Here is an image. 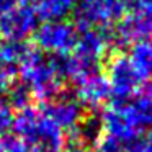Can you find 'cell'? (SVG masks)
<instances>
[{"label": "cell", "instance_id": "6da1fadb", "mask_svg": "<svg viewBox=\"0 0 152 152\" xmlns=\"http://www.w3.org/2000/svg\"><path fill=\"white\" fill-rule=\"evenodd\" d=\"M100 121L105 134L121 142L144 136L152 129V96L141 92L124 100H111Z\"/></svg>", "mask_w": 152, "mask_h": 152}, {"label": "cell", "instance_id": "7a4b0ae2", "mask_svg": "<svg viewBox=\"0 0 152 152\" xmlns=\"http://www.w3.org/2000/svg\"><path fill=\"white\" fill-rule=\"evenodd\" d=\"M13 131L28 147H43L53 152H62L66 144L64 131L34 106H26L15 115Z\"/></svg>", "mask_w": 152, "mask_h": 152}, {"label": "cell", "instance_id": "3957f363", "mask_svg": "<svg viewBox=\"0 0 152 152\" xmlns=\"http://www.w3.org/2000/svg\"><path fill=\"white\" fill-rule=\"evenodd\" d=\"M18 75L28 83V87L33 92V96L41 100V103L56 98L62 92L64 83L54 72L49 54L43 53L38 48L31 46L26 57L20 64Z\"/></svg>", "mask_w": 152, "mask_h": 152}, {"label": "cell", "instance_id": "277c9868", "mask_svg": "<svg viewBox=\"0 0 152 152\" xmlns=\"http://www.w3.org/2000/svg\"><path fill=\"white\" fill-rule=\"evenodd\" d=\"M36 48L46 54H67L72 53L79 38V28L74 21L54 20L44 21L34 31Z\"/></svg>", "mask_w": 152, "mask_h": 152}, {"label": "cell", "instance_id": "5b68a950", "mask_svg": "<svg viewBox=\"0 0 152 152\" xmlns=\"http://www.w3.org/2000/svg\"><path fill=\"white\" fill-rule=\"evenodd\" d=\"M77 28L111 26L124 15L121 0H75L70 13Z\"/></svg>", "mask_w": 152, "mask_h": 152}, {"label": "cell", "instance_id": "8992f818", "mask_svg": "<svg viewBox=\"0 0 152 152\" xmlns=\"http://www.w3.org/2000/svg\"><path fill=\"white\" fill-rule=\"evenodd\" d=\"M106 80L111 100H124L136 95L142 85V77L126 54H115L106 66Z\"/></svg>", "mask_w": 152, "mask_h": 152}, {"label": "cell", "instance_id": "52a82bcc", "mask_svg": "<svg viewBox=\"0 0 152 152\" xmlns=\"http://www.w3.org/2000/svg\"><path fill=\"white\" fill-rule=\"evenodd\" d=\"M111 26L79 28V38L72 54L87 62L102 64L103 57L115 48Z\"/></svg>", "mask_w": 152, "mask_h": 152}, {"label": "cell", "instance_id": "ba28073f", "mask_svg": "<svg viewBox=\"0 0 152 152\" xmlns=\"http://www.w3.org/2000/svg\"><path fill=\"white\" fill-rule=\"evenodd\" d=\"M39 26V17L30 4H20L0 13V38L26 41Z\"/></svg>", "mask_w": 152, "mask_h": 152}, {"label": "cell", "instance_id": "9c48e42d", "mask_svg": "<svg viewBox=\"0 0 152 152\" xmlns=\"http://www.w3.org/2000/svg\"><path fill=\"white\" fill-rule=\"evenodd\" d=\"M39 110L51 118L62 131L74 129L85 116V106L80 103L74 92H61L56 98L43 102Z\"/></svg>", "mask_w": 152, "mask_h": 152}, {"label": "cell", "instance_id": "30bf717a", "mask_svg": "<svg viewBox=\"0 0 152 152\" xmlns=\"http://www.w3.org/2000/svg\"><path fill=\"white\" fill-rule=\"evenodd\" d=\"M74 85H75V92L74 93L85 108H90V110L102 108L111 98L108 80H106V75L102 69L83 75Z\"/></svg>", "mask_w": 152, "mask_h": 152}, {"label": "cell", "instance_id": "8fae6325", "mask_svg": "<svg viewBox=\"0 0 152 152\" xmlns=\"http://www.w3.org/2000/svg\"><path fill=\"white\" fill-rule=\"evenodd\" d=\"M34 8L39 20L54 21V20H66L74 10L75 0H26Z\"/></svg>", "mask_w": 152, "mask_h": 152}, {"label": "cell", "instance_id": "7c38bea8", "mask_svg": "<svg viewBox=\"0 0 152 152\" xmlns=\"http://www.w3.org/2000/svg\"><path fill=\"white\" fill-rule=\"evenodd\" d=\"M69 134L75 136L79 141H82L85 145H88L90 149L95 147V144L100 141V137L103 136V126L98 116L90 115L83 116V119L75 126L74 129H70Z\"/></svg>", "mask_w": 152, "mask_h": 152}, {"label": "cell", "instance_id": "4fadbf2b", "mask_svg": "<svg viewBox=\"0 0 152 152\" xmlns=\"http://www.w3.org/2000/svg\"><path fill=\"white\" fill-rule=\"evenodd\" d=\"M128 56L137 69V72L141 74L142 82L152 75V39L147 38L131 44V51Z\"/></svg>", "mask_w": 152, "mask_h": 152}, {"label": "cell", "instance_id": "5bb4252c", "mask_svg": "<svg viewBox=\"0 0 152 152\" xmlns=\"http://www.w3.org/2000/svg\"><path fill=\"white\" fill-rule=\"evenodd\" d=\"M33 92L28 87V83L21 79H15L12 82L7 83L5 87V96L4 100H7V105L10 106L12 110H23L26 106H31V102H33Z\"/></svg>", "mask_w": 152, "mask_h": 152}, {"label": "cell", "instance_id": "9a60e30c", "mask_svg": "<svg viewBox=\"0 0 152 152\" xmlns=\"http://www.w3.org/2000/svg\"><path fill=\"white\" fill-rule=\"evenodd\" d=\"M124 13H134L152 26V0H121Z\"/></svg>", "mask_w": 152, "mask_h": 152}, {"label": "cell", "instance_id": "2e32d148", "mask_svg": "<svg viewBox=\"0 0 152 152\" xmlns=\"http://www.w3.org/2000/svg\"><path fill=\"white\" fill-rule=\"evenodd\" d=\"M28 145L17 134H4L0 137V152H26Z\"/></svg>", "mask_w": 152, "mask_h": 152}, {"label": "cell", "instance_id": "e0dca14e", "mask_svg": "<svg viewBox=\"0 0 152 152\" xmlns=\"http://www.w3.org/2000/svg\"><path fill=\"white\" fill-rule=\"evenodd\" d=\"M15 113L7 103H0V136L8 134L13 129Z\"/></svg>", "mask_w": 152, "mask_h": 152}, {"label": "cell", "instance_id": "ac0fdd59", "mask_svg": "<svg viewBox=\"0 0 152 152\" xmlns=\"http://www.w3.org/2000/svg\"><path fill=\"white\" fill-rule=\"evenodd\" d=\"M62 152H92V149L85 145L82 141H79L75 136L69 134L66 136V144H64Z\"/></svg>", "mask_w": 152, "mask_h": 152}, {"label": "cell", "instance_id": "d6986e66", "mask_svg": "<svg viewBox=\"0 0 152 152\" xmlns=\"http://www.w3.org/2000/svg\"><path fill=\"white\" fill-rule=\"evenodd\" d=\"M20 4H26V0H0V13L12 10L13 7H17Z\"/></svg>", "mask_w": 152, "mask_h": 152}, {"label": "cell", "instance_id": "ffe728a7", "mask_svg": "<svg viewBox=\"0 0 152 152\" xmlns=\"http://www.w3.org/2000/svg\"><path fill=\"white\" fill-rule=\"evenodd\" d=\"M141 88H142V93H145V95H151V96H152V75L147 77V79L142 82Z\"/></svg>", "mask_w": 152, "mask_h": 152}, {"label": "cell", "instance_id": "44dd1931", "mask_svg": "<svg viewBox=\"0 0 152 152\" xmlns=\"http://www.w3.org/2000/svg\"><path fill=\"white\" fill-rule=\"evenodd\" d=\"M144 152H152V129L147 136H144Z\"/></svg>", "mask_w": 152, "mask_h": 152}, {"label": "cell", "instance_id": "7402d4cb", "mask_svg": "<svg viewBox=\"0 0 152 152\" xmlns=\"http://www.w3.org/2000/svg\"><path fill=\"white\" fill-rule=\"evenodd\" d=\"M5 87L7 83L4 82V79L0 77V103H4V96H5Z\"/></svg>", "mask_w": 152, "mask_h": 152}, {"label": "cell", "instance_id": "603a6c76", "mask_svg": "<svg viewBox=\"0 0 152 152\" xmlns=\"http://www.w3.org/2000/svg\"><path fill=\"white\" fill-rule=\"evenodd\" d=\"M26 152H53V151H48V149H43V147H28Z\"/></svg>", "mask_w": 152, "mask_h": 152}, {"label": "cell", "instance_id": "cb8c5ba5", "mask_svg": "<svg viewBox=\"0 0 152 152\" xmlns=\"http://www.w3.org/2000/svg\"><path fill=\"white\" fill-rule=\"evenodd\" d=\"M124 152H126V147H124Z\"/></svg>", "mask_w": 152, "mask_h": 152}, {"label": "cell", "instance_id": "d4e9b609", "mask_svg": "<svg viewBox=\"0 0 152 152\" xmlns=\"http://www.w3.org/2000/svg\"><path fill=\"white\" fill-rule=\"evenodd\" d=\"M0 137H2V136H0Z\"/></svg>", "mask_w": 152, "mask_h": 152}]
</instances>
